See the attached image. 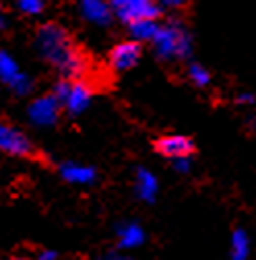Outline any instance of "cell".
I'll return each mask as SVG.
<instances>
[{"label": "cell", "instance_id": "6da1fadb", "mask_svg": "<svg viewBox=\"0 0 256 260\" xmlns=\"http://www.w3.org/2000/svg\"><path fill=\"white\" fill-rule=\"evenodd\" d=\"M34 44L38 54L64 79H83L87 75L89 62L64 27L56 23L42 25L36 34Z\"/></svg>", "mask_w": 256, "mask_h": 260}, {"label": "cell", "instance_id": "7a4b0ae2", "mask_svg": "<svg viewBox=\"0 0 256 260\" xmlns=\"http://www.w3.org/2000/svg\"><path fill=\"white\" fill-rule=\"evenodd\" d=\"M153 54L164 62H182L192 56V36L184 23L170 19L159 25L155 38L151 40Z\"/></svg>", "mask_w": 256, "mask_h": 260}, {"label": "cell", "instance_id": "3957f363", "mask_svg": "<svg viewBox=\"0 0 256 260\" xmlns=\"http://www.w3.org/2000/svg\"><path fill=\"white\" fill-rule=\"evenodd\" d=\"M54 95L60 100L62 110L71 116H79L89 110L93 102V87L83 79H62L54 85Z\"/></svg>", "mask_w": 256, "mask_h": 260}, {"label": "cell", "instance_id": "277c9868", "mask_svg": "<svg viewBox=\"0 0 256 260\" xmlns=\"http://www.w3.org/2000/svg\"><path fill=\"white\" fill-rule=\"evenodd\" d=\"M114 17L122 23H133L139 19H157L162 9L157 0H110Z\"/></svg>", "mask_w": 256, "mask_h": 260}, {"label": "cell", "instance_id": "5b68a950", "mask_svg": "<svg viewBox=\"0 0 256 260\" xmlns=\"http://www.w3.org/2000/svg\"><path fill=\"white\" fill-rule=\"evenodd\" d=\"M0 81H3L15 95H27L34 89V81L27 73L21 71L15 56L7 50H0Z\"/></svg>", "mask_w": 256, "mask_h": 260}, {"label": "cell", "instance_id": "8992f818", "mask_svg": "<svg viewBox=\"0 0 256 260\" xmlns=\"http://www.w3.org/2000/svg\"><path fill=\"white\" fill-rule=\"evenodd\" d=\"M60 112H62V104L54 93L48 95H40L27 108V118L29 122L38 126V128H50L60 120Z\"/></svg>", "mask_w": 256, "mask_h": 260}, {"label": "cell", "instance_id": "52a82bcc", "mask_svg": "<svg viewBox=\"0 0 256 260\" xmlns=\"http://www.w3.org/2000/svg\"><path fill=\"white\" fill-rule=\"evenodd\" d=\"M141 56H143V44L131 38L128 42H120L112 48L108 62L116 73H126L137 67Z\"/></svg>", "mask_w": 256, "mask_h": 260}, {"label": "cell", "instance_id": "ba28073f", "mask_svg": "<svg viewBox=\"0 0 256 260\" xmlns=\"http://www.w3.org/2000/svg\"><path fill=\"white\" fill-rule=\"evenodd\" d=\"M0 151L13 157H27L34 153V145L23 130L11 124H0Z\"/></svg>", "mask_w": 256, "mask_h": 260}, {"label": "cell", "instance_id": "9c48e42d", "mask_svg": "<svg viewBox=\"0 0 256 260\" xmlns=\"http://www.w3.org/2000/svg\"><path fill=\"white\" fill-rule=\"evenodd\" d=\"M79 13L87 23L98 27H108L114 21L110 0H79Z\"/></svg>", "mask_w": 256, "mask_h": 260}, {"label": "cell", "instance_id": "30bf717a", "mask_svg": "<svg viewBox=\"0 0 256 260\" xmlns=\"http://www.w3.org/2000/svg\"><path fill=\"white\" fill-rule=\"evenodd\" d=\"M118 250H135L147 242V232L139 221H122L116 227Z\"/></svg>", "mask_w": 256, "mask_h": 260}, {"label": "cell", "instance_id": "8fae6325", "mask_svg": "<svg viewBox=\"0 0 256 260\" xmlns=\"http://www.w3.org/2000/svg\"><path fill=\"white\" fill-rule=\"evenodd\" d=\"M155 149L159 155H164L168 159H176V157L195 153V143L184 135H168V137H162L155 141Z\"/></svg>", "mask_w": 256, "mask_h": 260}, {"label": "cell", "instance_id": "7c38bea8", "mask_svg": "<svg viewBox=\"0 0 256 260\" xmlns=\"http://www.w3.org/2000/svg\"><path fill=\"white\" fill-rule=\"evenodd\" d=\"M60 176L75 186H91L98 180V170L93 166L77 164V161H67V164L60 166Z\"/></svg>", "mask_w": 256, "mask_h": 260}, {"label": "cell", "instance_id": "4fadbf2b", "mask_svg": "<svg viewBox=\"0 0 256 260\" xmlns=\"http://www.w3.org/2000/svg\"><path fill=\"white\" fill-rule=\"evenodd\" d=\"M135 192L143 203H155L159 194V180L149 168H137L135 172Z\"/></svg>", "mask_w": 256, "mask_h": 260}, {"label": "cell", "instance_id": "5bb4252c", "mask_svg": "<svg viewBox=\"0 0 256 260\" xmlns=\"http://www.w3.org/2000/svg\"><path fill=\"white\" fill-rule=\"evenodd\" d=\"M159 25L162 23H159L157 19H139V21L128 23V34H131L133 40H137L141 44H151Z\"/></svg>", "mask_w": 256, "mask_h": 260}, {"label": "cell", "instance_id": "9a60e30c", "mask_svg": "<svg viewBox=\"0 0 256 260\" xmlns=\"http://www.w3.org/2000/svg\"><path fill=\"white\" fill-rule=\"evenodd\" d=\"M252 252V240L244 227H236L230 238V256L234 260H246Z\"/></svg>", "mask_w": 256, "mask_h": 260}, {"label": "cell", "instance_id": "2e32d148", "mask_svg": "<svg viewBox=\"0 0 256 260\" xmlns=\"http://www.w3.org/2000/svg\"><path fill=\"white\" fill-rule=\"evenodd\" d=\"M186 77H188V81H190L192 85L199 87V89L209 87V85H211V81H213V77H211L209 69H205L203 64H199V62H190V64H188Z\"/></svg>", "mask_w": 256, "mask_h": 260}, {"label": "cell", "instance_id": "e0dca14e", "mask_svg": "<svg viewBox=\"0 0 256 260\" xmlns=\"http://www.w3.org/2000/svg\"><path fill=\"white\" fill-rule=\"evenodd\" d=\"M46 3L44 0H17V9L27 17H38L42 15Z\"/></svg>", "mask_w": 256, "mask_h": 260}, {"label": "cell", "instance_id": "ac0fdd59", "mask_svg": "<svg viewBox=\"0 0 256 260\" xmlns=\"http://www.w3.org/2000/svg\"><path fill=\"white\" fill-rule=\"evenodd\" d=\"M172 161V168L176 174L180 176H188L192 172V155H184V157H176V159H170Z\"/></svg>", "mask_w": 256, "mask_h": 260}, {"label": "cell", "instance_id": "d6986e66", "mask_svg": "<svg viewBox=\"0 0 256 260\" xmlns=\"http://www.w3.org/2000/svg\"><path fill=\"white\" fill-rule=\"evenodd\" d=\"M157 5L159 9H166V11H178L188 5V0H157Z\"/></svg>", "mask_w": 256, "mask_h": 260}, {"label": "cell", "instance_id": "ffe728a7", "mask_svg": "<svg viewBox=\"0 0 256 260\" xmlns=\"http://www.w3.org/2000/svg\"><path fill=\"white\" fill-rule=\"evenodd\" d=\"M236 104L238 106H254L256 104V97H254V93H240L238 97H236Z\"/></svg>", "mask_w": 256, "mask_h": 260}, {"label": "cell", "instance_id": "44dd1931", "mask_svg": "<svg viewBox=\"0 0 256 260\" xmlns=\"http://www.w3.org/2000/svg\"><path fill=\"white\" fill-rule=\"evenodd\" d=\"M38 258H42V260H54V258H58V252L56 250H40L38 252Z\"/></svg>", "mask_w": 256, "mask_h": 260}, {"label": "cell", "instance_id": "7402d4cb", "mask_svg": "<svg viewBox=\"0 0 256 260\" xmlns=\"http://www.w3.org/2000/svg\"><path fill=\"white\" fill-rule=\"evenodd\" d=\"M9 27V19L3 15V13H0V31H5Z\"/></svg>", "mask_w": 256, "mask_h": 260}, {"label": "cell", "instance_id": "603a6c76", "mask_svg": "<svg viewBox=\"0 0 256 260\" xmlns=\"http://www.w3.org/2000/svg\"><path fill=\"white\" fill-rule=\"evenodd\" d=\"M0 13H3V7H0Z\"/></svg>", "mask_w": 256, "mask_h": 260}]
</instances>
